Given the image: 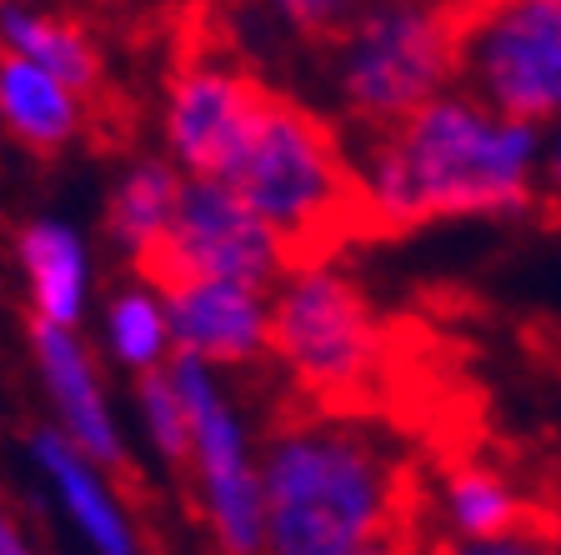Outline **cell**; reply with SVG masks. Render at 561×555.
I'll return each mask as SVG.
<instances>
[{"mask_svg":"<svg viewBox=\"0 0 561 555\" xmlns=\"http://www.w3.org/2000/svg\"><path fill=\"white\" fill-rule=\"evenodd\" d=\"M25 350H31L35 381H41V395L50 405V426L81 455H91L101 471L121 475L130 465V446L116 420L111 391H105L101 360L85 346V336L81 331H60V325L25 321Z\"/></svg>","mask_w":561,"mask_h":555,"instance_id":"obj_10","label":"cell"},{"mask_svg":"<svg viewBox=\"0 0 561 555\" xmlns=\"http://www.w3.org/2000/svg\"><path fill=\"white\" fill-rule=\"evenodd\" d=\"M15 270H21L31 321L81 331L95 296V261L76 220L50 216V210L21 220L15 226Z\"/></svg>","mask_w":561,"mask_h":555,"instance_id":"obj_13","label":"cell"},{"mask_svg":"<svg viewBox=\"0 0 561 555\" xmlns=\"http://www.w3.org/2000/svg\"><path fill=\"white\" fill-rule=\"evenodd\" d=\"M25 461H31V471L50 490L56 510L66 516V525L91 555H146L136 516L121 500L111 471H101L91 455L76 451L56 426H35L25 436Z\"/></svg>","mask_w":561,"mask_h":555,"instance_id":"obj_12","label":"cell"},{"mask_svg":"<svg viewBox=\"0 0 561 555\" xmlns=\"http://www.w3.org/2000/svg\"><path fill=\"white\" fill-rule=\"evenodd\" d=\"M216 185L256 210L286 241L291 261L301 245L321 241V231H336V220L356 206V181L331 126L280 91H266L241 151Z\"/></svg>","mask_w":561,"mask_h":555,"instance_id":"obj_4","label":"cell"},{"mask_svg":"<svg viewBox=\"0 0 561 555\" xmlns=\"http://www.w3.org/2000/svg\"><path fill=\"white\" fill-rule=\"evenodd\" d=\"M171 350L210 370H241L271 356V290L236 280H171L161 286Z\"/></svg>","mask_w":561,"mask_h":555,"instance_id":"obj_11","label":"cell"},{"mask_svg":"<svg viewBox=\"0 0 561 555\" xmlns=\"http://www.w3.org/2000/svg\"><path fill=\"white\" fill-rule=\"evenodd\" d=\"M165 370L186 405V475L196 486V506L210 525L216 555H261L266 516H261V446L251 440V426L226 395L221 370L191 356H171Z\"/></svg>","mask_w":561,"mask_h":555,"instance_id":"obj_7","label":"cell"},{"mask_svg":"<svg viewBox=\"0 0 561 555\" xmlns=\"http://www.w3.org/2000/svg\"><path fill=\"white\" fill-rule=\"evenodd\" d=\"M266 15L280 25L286 35H301V41H336L356 15L371 5V0H261Z\"/></svg>","mask_w":561,"mask_h":555,"instance_id":"obj_20","label":"cell"},{"mask_svg":"<svg viewBox=\"0 0 561 555\" xmlns=\"http://www.w3.org/2000/svg\"><path fill=\"white\" fill-rule=\"evenodd\" d=\"M432 5H442V11H451V15H456V11H467L471 0H432Z\"/></svg>","mask_w":561,"mask_h":555,"instance_id":"obj_25","label":"cell"},{"mask_svg":"<svg viewBox=\"0 0 561 555\" xmlns=\"http://www.w3.org/2000/svg\"><path fill=\"white\" fill-rule=\"evenodd\" d=\"M442 521L451 541H491L526 525V506L506 475L486 465H461L442 486Z\"/></svg>","mask_w":561,"mask_h":555,"instance_id":"obj_18","label":"cell"},{"mask_svg":"<svg viewBox=\"0 0 561 555\" xmlns=\"http://www.w3.org/2000/svg\"><path fill=\"white\" fill-rule=\"evenodd\" d=\"M136 420H140V436L151 440V451L161 455L165 465L186 471V455H191V426H186V405H181V391H175L171 370H151V375H136Z\"/></svg>","mask_w":561,"mask_h":555,"instance_id":"obj_19","label":"cell"},{"mask_svg":"<svg viewBox=\"0 0 561 555\" xmlns=\"http://www.w3.org/2000/svg\"><path fill=\"white\" fill-rule=\"evenodd\" d=\"M291 266L296 261L286 251V241L256 210H245L226 185L186 175L181 206H175L161 251L136 276L151 290L171 286V280H236V286L276 290Z\"/></svg>","mask_w":561,"mask_h":555,"instance_id":"obj_8","label":"cell"},{"mask_svg":"<svg viewBox=\"0 0 561 555\" xmlns=\"http://www.w3.org/2000/svg\"><path fill=\"white\" fill-rule=\"evenodd\" d=\"M432 555H551V551H547V535L522 525V531L491 535V541H451V535H446Z\"/></svg>","mask_w":561,"mask_h":555,"instance_id":"obj_21","label":"cell"},{"mask_svg":"<svg viewBox=\"0 0 561 555\" xmlns=\"http://www.w3.org/2000/svg\"><path fill=\"white\" fill-rule=\"evenodd\" d=\"M181 185H186V175L165 155H136L116 171L101 206V231L111 241V251L130 261V270H140L161 251L175 206H181Z\"/></svg>","mask_w":561,"mask_h":555,"instance_id":"obj_14","label":"cell"},{"mask_svg":"<svg viewBox=\"0 0 561 555\" xmlns=\"http://www.w3.org/2000/svg\"><path fill=\"white\" fill-rule=\"evenodd\" d=\"M456 85L496 116H561V0H471L456 11Z\"/></svg>","mask_w":561,"mask_h":555,"instance_id":"obj_6","label":"cell"},{"mask_svg":"<svg viewBox=\"0 0 561 555\" xmlns=\"http://www.w3.org/2000/svg\"><path fill=\"white\" fill-rule=\"evenodd\" d=\"M327 50L331 105L366 140L456 85V15L432 0H371Z\"/></svg>","mask_w":561,"mask_h":555,"instance_id":"obj_3","label":"cell"},{"mask_svg":"<svg viewBox=\"0 0 561 555\" xmlns=\"http://www.w3.org/2000/svg\"><path fill=\"white\" fill-rule=\"evenodd\" d=\"M101 346L111 366H121L126 375H151L171 366L175 350L165 331L161 290H151L146 280H126L111 290L101 305Z\"/></svg>","mask_w":561,"mask_h":555,"instance_id":"obj_17","label":"cell"},{"mask_svg":"<svg viewBox=\"0 0 561 555\" xmlns=\"http://www.w3.org/2000/svg\"><path fill=\"white\" fill-rule=\"evenodd\" d=\"M356 555H416V541H411V516L401 525H391V531H381L376 541H366Z\"/></svg>","mask_w":561,"mask_h":555,"instance_id":"obj_23","label":"cell"},{"mask_svg":"<svg viewBox=\"0 0 561 555\" xmlns=\"http://www.w3.org/2000/svg\"><path fill=\"white\" fill-rule=\"evenodd\" d=\"M351 181L362 216H371L381 231L522 216L541 200V130L496 116L477 95L451 85L401 126L366 140Z\"/></svg>","mask_w":561,"mask_h":555,"instance_id":"obj_1","label":"cell"},{"mask_svg":"<svg viewBox=\"0 0 561 555\" xmlns=\"http://www.w3.org/2000/svg\"><path fill=\"white\" fill-rule=\"evenodd\" d=\"M271 85L226 60H191L171 76L161 101L165 161L191 181H221L231 155L241 151Z\"/></svg>","mask_w":561,"mask_h":555,"instance_id":"obj_9","label":"cell"},{"mask_svg":"<svg viewBox=\"0 0 561 555\" xmlns=\"http://www.w3.org/2000/svg\"><path fill=\"white\" fill-rule=\"evenodd\" d=\"M0 130L31 155L70 151L85 130V101L56 76L0 50Z\"/></svg>","mask_w":561,"mask_h":555,"instance_id":"obj_15","label":"cell"},{"mask_svg":"<svg viewBox=\"0 0 561 555\" xmlns=\"http://www.w3.org/2000/svg\"><path fill=\"white\" fill-rule=\"evenodd\" d=\"M547 551H551V555H561V531H557V535H551V541H547Z\"/></svg>","mask_w":561,"mask_h":555,"instance_id":"obj_26","label":"cell"},{"mask_svg":"<svg viewBox=\"0 0 561 555\" xmlns=\"http://www.w3.org/2000/svg\"><path fill=\"white\" fill-rule=\"evenodd\" d=\"M541 200L561 210V116L541 130Z\"/></svg>","mask_w":561,"mask_h":555,"instance_id":"obj_22","label":"cell"},{"mask_svg":"<svg viewBox=\"0 0 561 555\" xmlns=\"http://www.w3.org/2000/svg\"><path fill=\"white\" fill-rule=\"evenodd\" d=\"M0 50L56 76L81 101H91L105 85V60L85 35V25L66 21L56 11H41V5H25V0H0Z\"/></svg>","mask_w":561,"mask_h":555,"instance_id":"obj_16","label":"cell"},{"mask_svg":"<svg viewBox=\"0 0 561 555\" xmlns=\"http://www.w3.org/2000/svg\"><path fill=\"white\" fill-rule=\"evenodd\" d=\"M261 555H356L401 525L407 455L362 420H291L261 446Z\"/></svg>","mask_w":561,"mask_h":555,"instance_id":"obj_2","label":"cell"},{"mask_svg":"<svg viewBox=\"0 0 561 555\" xmlns=\"http://www.w3.org/2000/svg\"><path fill=\"white\" fill-rule=\"evenodd\" d=\"M271 356L301 391L356 395L381 366V325L356 280L306 261L271 290Z\"/></svg>","mask_w":561,"mask_h":555,"instance_id":"obj_5","label":"cell"},{"mask_svg":"<svg viewBox=\"0 0 561 555\" xmlns=\"http://www.w3.org/2000/svg\"><path fill=\"white\" fill-rule=\"evenodd\" d=\"M0 555H41L35 551V541L25 535V525L15 521L5 506H0Z\"/></svg>","mask_w":561,"mask_h":555,"instance_id":"obj_24","label":"cell"}]
</instances>
